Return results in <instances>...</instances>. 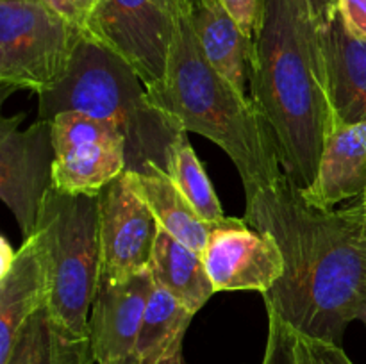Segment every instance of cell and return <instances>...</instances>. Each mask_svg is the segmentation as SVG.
Returning a JSON list of instances; mask_svg holds the SVG:
<instances>
[{
    "mask_svg": "<svg viewBox=\"0 0 366 364\" xmlns=\"http://www.w3.org/2000/svg\"><path fill=\"white\" fill-rule=\"evenodd\" d=\"M149 270L156 285L199 313L213 296L214 285L206 270L202 256L159 227L154 243Z\"/></svg>",
    "mask_w": 366,
    "mask_h": 364,
    "instance_id": "cell-17",
    "label": "cell"
},
{
    "mask_svg": "<svg viewBox=\"0 0 366 364\" xmlns=\"http://www.w3.org/2000/svg\"><path fill=\"white\" fill-rule=\"evenodd\" d=\"M214 291H259L264 295L285 273V257L270 234L245 218L225 216L211 231L202 253Z\"/></svg>",
    "mask_w": 366,
    "mask_h": 364,
    "instance_id": "cell-11",
    "label": "cell"
},
{
    "mask_svg": "<svg viewBox=\"0 0 366 364\" xmlns=\"http://www.w3.org/2000/svg\"><path fill=\"white\" fill-rule=\"evenodd\" d=\"M243 32L254 39L263 13V0H222Z\"/></svg>",
    "mask_w": 366,
    "mask_h": 364,
    "instance_id": "cell-23",
    "label": "cell"
},
{
    "mask_svg": "<svg viewBox=\"0 0 366 364\" xmlns=\"http://www.w3.org/2000/svg\"><path fill=\"white\" fill-rule=\"evenodd\" d=\"M154 288L150 270L122 282H99L89 314L97 364H139L136 346Z\"/></svg>",
    "mask_w": 366,
    "mask_h": 364,
    "instance_id": "cell-12",
    "label": "cell"
},
{
    "mask_svg": "<svg viewBox=\"0 0 366 364\" xmlns=\"http://www.w3.org/2000/svg\"><path fill=\"white\" fill-rule=\"evenodd\" d=\"M366 189V120L340 125L327 136L317 178L304 198L317 207L332 209L360 196Z\"/></svg>",
    "mask_w": 366,
    "mask_h": 364,
    "instance_id": "cell-14",
    "label": "cell"
},
{
    "mask_svg": "<svg viewBox=\"0 0 366 364\" xmlns=\"http://www.w3.org/2000/svg\"><path fill=\"white\" fill-rule=\"evenodd\" d=\"M152 106L217 143L234 163L245 193L272 184L285 175L274 141L250 96L243 95L204 56L189 13L181 0L167 74L147 89Z\"/></svg>",
    "mask_w": 366,
    "mask_h": 364,
    "instance_id": "cell-3",
    "label": "cell"
},
{
    "mask_svg": "<svg viewBox=\"0 0 366 364\" xmlns=\"http://www.w3.org/2000/svg\"><path fill=\"white\" fill-rule=\"evenodd\" d=\"M0 245H2V248H0V277H2V275H6L9 271L11 264L14 263L16 252L9 245L7 238H0Z\"/></svg>",
    "mask_w": 366,
    "mask_h": 364,
    "instance_id": "cell-27",
    "label": "cell"
},
{
    "mask_svg": "<svg viewBox=\"0 0 366 364\" xmlns=\"http://www.w3.org/2000/svg\"><path fill=\"white\" fill-rule=\"evenodd\" d=\"M338 11L350 34L366 39V0H338Z\"/></svg>",
    "mask_w": 366,
    "mask_h": 364,
    "instance_id": "cell-24",
    "label": "cell"
},
{
    "mask_svg": "<svg viewBox=\"0 0 366 364\" xmlns=\"http://www.w3.org/2000/svg\"><path fill=\"white\" fill-rule=\"evenodd\" d=\"M92 345H77L52 334L45 307L29 318L4 364H95Z\"/></svg>",
    "mask_w": 366,
    "mask_h": 364,
    "instance_id": "cell-20",
    "label": "cell"
},
{
    "mask_svg": "<svg viewBox=\"0 0 366 364\" xmlns=\"http://www.w3.org/2000/svg\"><path fill=\"white\" fill-rule=\"evenodd\" d=\"M38 96L39 120L79 111L114 125L125 138V171L168 173L174 145L186 132L177 120L149 102L134 68L86 31L64 77Z\"/></svg>",
    "mask_w": 366,
    "mask_h": 364,
    "instance_id": "cell-4",
    "label": "cell"
},
{
    "mask_svg": "<svg viewBox=\"0 0 366 364\" xmlns=\"http://www.w3.org/2000/svg\"><path fill=\"white\" fill-rule=\"evenodd\" d=\"M168 175L204 221L217 225L225 220L217 191L189 143L188 132L181 134L174 145L168 163Z\"/></svg>",
    "mask_w": 366,
    "mask_h": 364,
    "instance_id": "cell-21",
    "label": "cell"
},
{
    "mask_svg": "<svg viewBox=\"0 0 366 364\" xmlns=\"http://www.w3.org/2000/svg\"><path fill=\"white\" fill-rule=\"evenodd\" d=\"M127 175L132 188L152 211L159 227L179 239L182 245L202 253L214 225L207 223L197 214L170 175L164 171L150 175L127 171Z\"/></svg>",
    "mask_w": 366,
    "mask_h": 364,
    "instance_id": "cell-18",
    "label": "cell"
},
{
    "mask_svg": "<svg viewBox=\"0 0 366 364\" xmlns=\"http://www.w3.org/2000/svg\"><path fill=\"white\" fill-rule=\"evenodd\" d=\"M49 280L32 238L24 239L9 271L0 277V364L9 357L18 334L32 314L46 307Z\"/></svg>",
    "mask_w": 366,
    "mask_h": 364,
    "instance_id": "cell-15",
    "label": "cell"
},
{
    "mask_svg": "<svg viewBox=\"0 0 366 364\" xmlns=\"http://www.w3.org/2000/svg\"><path fill=\"white\" fill-rule=\"evenodd\" d=\"M189 13L204 56L239 93L247 95L254 39L239 29L222 0H189Z\"/></svg>",
    "mask_w": 366,
    "mask_h": 364,
    "instance_id": "cell-16",
    "label": "cell"
},
{
    "mask_svg": "<svg viewBox=\"0 0 366 364\" xmlns=\"http://www.w3.org/2000/svg\"><path fill=\"white\" fill-rule=\"evenodd\" d=\"M139 364H188L184 360V355H182V352L175 353V355L168 357V359H163V360H156V363H147V360H143V363Z\"/></svg>",
    "mask_w": 366,
    "mask_h": 364,
    "instance_id": "cell-31",
    "label": "cell"
},
{
    "mask_svg": "<svg viewBox=\"0 0 366 364\" xmlns=\"http://www.w3.org/2000/svg\"><path fill=\"white\" fill-rule=\"evenodd\" d=\"M181 0H97L84 31L124 57L147 89L161 84Z\"/></svg>",
    "mask_w": 366,
    "mask_h": 364,
    "instance_id": "cell-7",
    "label": "cell"
},
{
    "mask_svg": "<svg viewBox=\"0 0 366 364\" xmlns=\"http://www.w3.org/2000/svg\"><path fill=\"white\" fill-rule=\"evenodd\" d=\"M192 318L193 313L188 307L156 285L147 303L136 346L139 363H156L182 352V341Z\"/></svg>",
    "mask_w": 366,
    "mask_h": 364,
    "instance_id": "cell-19",
    "label": "cell"
},
{
    "mask_svg": "<svg viewBox=\"0 0 366 364\" xmlns=\"http://www.w3.org/2000/svg\"><path fill=\"white\" fill-rule=\"evenodd\" d=\"M99 195H70L52 188L31 236L49 280V328L66 341L88 345L89 314L100 282Z\"/></svg>",
    "mask_w": 366,
    "mask_h": 364,
    "instance_id": "cell-5",
    "label": "cell"
},
{
    "mask_svg": "<svg viewBox=\"0 0 366 364\" xmlns=\"http://www.w3.org/2000/svg\"><path fill=\"white\" fill-rule=\"evenodd\" d=\"M267 346L290 364H354L342 345L302 334L274 313H268Z\"/></svg>",
    "mask_w": 366,
    "mask_h": 364,
    "instance_id": "cell-22",
    "label": "cell"
},
{
    "mask_svg": "<svg viewBox=\"0 0 366 364\" xmlns=\"http://www.w3.org/2000/svg\"><path fill=\"white\" fill-rule=\"evenodd\" d=\"M263 364H290L285 357L281 355L279 352H275L274 348L267 346V352H264V360Z\"/></svg>",
    "mask_w": 366,
    "mask_h": 364,
    "instance_id": "cell-30",
    "label": "cell"
},
{
    "mask_svg": "<svg viewBox=\"0 0 366 364\" xmlns=\"http://www.w3.org/2000/svg\"><path fill=\"white\" fill-rule=\"evenodd\" d=\"M0 2H41V0H0Z\"/></svg>",
    "mask_w": 366,
    "mask_h": 364,
    "instance_id": "cell-32",
    "label": "cell"
},
{
    "mask_svg": "<svg viewBox=\"0 0 366 364\" xmlns=\"http://www.w3.org/2000/svg\"><path fill=\"white\" fill-rule=\"evenodd\" d=\"M249 88L282 171L307 189L317 178L324 143L336 121L320 24L297 0H263Z\"/></svg>",
    "mask_w": 366,
    "mask_h": 364,
    "instance_id": "cell-2",
    "label": "cell"
},
{
    "mask_svg": "<svg viewBox=\"0 0 366 364\" xmlns=\"http://www.w3.org/2000/svg\"><path fill=\"white\" fill-rule=\"evenodd\" d=\"M159 223L127 171L100 191V282H122L149 270Z\"/></svg>",
    "mask_w": 366,
    "mask_h": 364,
    "instance_id": "cell-10",
    "label": "cell"
},
{
    "mask_svg": "<svg viewBox=\"0 0 366 364\" xmlns=\"http://www.w3.org/2000/svg\"><path fill=\"white\" fill-rule=\"evenodd\" d=\"M320 39L336 127L366 120V39L350 34L340 11L320 24Z\"/></svg>",
    "mask_w": 366,
    "mask_h": 364,
    "instance_id": "cell-13",
    "label": "cell"
},
{
    "mask_svg": "<svg viewBox=\"0 0 366 364\" xmlns=\"http://www.w3.org/2000/svg\"><path fill=\"white\" fill-rule=\"evenodd\" d=\"M41 4H45L46 7H50L52 11H56L57 14L64 16L66 20H70L71 24L82 27L81 14H79V9H77V4H75V0H41ZM82 29H84V27H82Z\"/></svg>",
    "mask_w": 366,
    "mask_h": 364,
    "instance_id": "cell-26",
    "label": "cell"
},
{
    "mask_svg": "<svg viewBox=\"0 0 366 364\" xmlns=\"http://www.w3.org/2000/svg\"><path fill=\"white\" fill-rule=\"evenodd\" d=\"M84 29L41 2H0V88L2 98L18 89L41 95L71 63Z\"/></svg>",
    "mask_w": 366,
    "mask_h": 364,
    "instance_id": "cell-6",
    "label": "cell"
},
{
    "mask_svg": "<svg viewBox=\"0 0 366 364\" xmlns=\"http://www.w3.org/2000/svg\"><path fill=\"white\" fill-rule=\"evenodd\" d=\"M354 318L360 321H363V323L366 325V284L363 285V289H361L360 298H357L356 309H354Z\"/></svg>",
    "mask_w": 366,
    "mask_h": 364,
    "instance_id": "cell-29",
    "label": "cell"
},
{
    "mask_svg": "<svg viewBox=\"0 0 366 364\" xmlns=\"http://www.w3.org/2000/svg\"><path fill=\"white\" fill-rule=\"evenodd\" d=\"M245 198L247 223L270 234L285 257V273L263 295L267 313L340 345L366 284V189L342 207L324 209L282 175Z\"/></svg>",
    "mask_w": 366,
    "mask_h": 364,
    "instance_id": "cell-1",
    "label": "cell"
},
{
    "mask_svg": "<svg viewBox=\"0 0 366 364\" xmlns=\"http://www.w3.org/2000/svg\"><path fill=\"white\" fill-rule=\"evenodd\" d=\"M25 114L0 120V198L4 200L24 239L38 225L45 196L54 188L52 120H38L21 131Z\"/></svg>",
    "mask_w": 366,
    "mask_h": 364,
    "instance_id": "cell-9",
    "label": "cell"
},
{
    "mask_svg": "<svg viewBox=\"0 0 366 364\" xmlns=\"http://www.w3.org/2000/svg\"><path fill=\"white\" fill-rule=\"evenodd\" d=\"M318 24L327 21L338 11V0H297Z\"/></svg>",
    "mask_w": 366,
    "mask_h": 364,
    "instance_id": "cell-25",
    "label": "cell"
},
{
    "mask_svg": "<svg viewBox=\"0 0 366 364\" xmlns=\"http://www.w3.org/2000/svg\"><path fill=\"white\" fill-rule=\"evenodd\" d=\"M54 188L70 195H99L127 170L125 138L114 125L79 111L52 120Z\"/></svg>",
    "mask_w": 366,
    "mask_h": 364,
    "instance_id": "cell-8",
    "label": "cell"
},
{
    "mask_svg": "<svg viewBox=\"0 0 366 364\" xmlns=\"http://www.w3.org/2000/svg\"><path fill=\"white\" fill-rule=\"evenodd\" d=\"M97 0H75L77 4V9L79 14H81V20H82V27H86V21H88L89 14H92L93 7H95Z\"/></svg>",
    "mask_w": 366,
    "mask_h": 364,
    "instance_id": "cell-28",
    "label": "cell"
}]
</instances>
